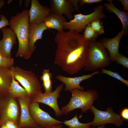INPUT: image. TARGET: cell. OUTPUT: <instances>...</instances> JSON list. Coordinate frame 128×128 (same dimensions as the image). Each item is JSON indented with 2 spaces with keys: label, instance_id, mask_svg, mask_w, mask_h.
Listing matches in <instances>:
<instances>
[{
  "label": "cell",
  "instance_id": "cell-1",
  "mask_svg": "<svg viewBox=\"0 0 128 128\" xmlns=\"http://www.w3.org/2000/svg\"><path fill=\"white\" fill-rule=\"evenodd\" d=\"M55 41L56 44L55 64L71 75L85 68L89 50V41L85 39L83 34L70 30L58 31Z\"/></svg>",
  "mask_w": 128,
  "mask_h": 128
},
{
  "label": "cell",
  "instance_id": "cell-2",
  "mask_svg": "<svg viewBox=\"0 0 128 128\" xmlns=\"http://www.w3.org/2000/svg\"><path fill=\"white\" fill-rule=\"evenodd\" d=\"M29 12L28 10L26 9L17 13L10 18L9 26L16 34L18 41L16 56L27 60L31 58L32 54L28 46Z\"/></svg>",
  "mask_w": 128,
  "mask_h": 128
},
{
  "label": "cell",
  "instance_id": "cell-3",
  "mask_svg": "<svg viewBox=\"0 0 128 128\" xmlns=\"http://www.w3.org/2000/svg\"><path fill=\"white\" fill-rule=\"evenodd\" d=\"M70 91L72 96L69 102L61 110L62 114H68L71 111L78 108L81 109L82 113H87L98 97L97 91L95 89L84 91L74 89Z\"/></svg>",
  "mask_w": 128,
  "mask_h": 128
},
{
  "label": "cell",
  "instance_id": "cell-4",
  "mask_svg": "<svg viewBox=\"0 0 128 128\" xmlns=\"http://www.w3.org/2000/svg\"><path fill=\"white\" fill-rule=\"evenodd\" d=\"M89 54L86 71H96L109 66L110 59L106 49L100 42L89 41Z\"/></svg>",
  "mask_w": 128,
  "mask_h": 128
},
{
  "label": "cell",
  "instance_id": "cell-5",
  "mask_svg": "<svg viewBox=\"0 0 128 128\" xmlns=\"http://www.w3.org/2000/svg\"><path fill=\"white\" fill-rule=\"evenodd\" d=\"M10 69L14 79L26 89L30 99L42 93L40 82L37 77L32 71L25 70L13 66Z\"/></svg>",
  "mask_w": 128,
  "mask_h": 128
},
{
  "label": "cell",
  "instance_id": "cell-6",
  "mask_svg": "<svg viewBox=\"0 0 128 128\" xmlns=\"http://www.w3.org/2000/svg\"><path fill=\"white\" fill-rule=\"evenodd\" d=\"M104 7L100 5L94 9L91 13L84 15L82 14L73 15L74 18L69 22H65L64 29L79 33L82 32L86 26L91 21L101 19L105 16L103 13Z\"/></svg>",
  "mask_w": 128,
  "mask_h": 128
},
{
  "label": "cell",
  "instance_id": "cell-7",
  "mask_svg": "<svg viewBox=\"0 0 128 128\" xmlns=\"http://www.w3.org/2000/svg\"><path fill=\"white\" fill-rule=\"evenodd\" d=\"M17 100L8 94L0 96V126L8 120L18 125L20 115Z\"/></svg>",
  "mask_w": 128,
  "mask_h": 128
},
{
  "label": "cell",
  "instance_id": "cell-8",
  "mask_svg": "<svg viewBox=\"0 0 128 128\" xmlns=\"http://www.w3.org/2000/svg\"><path fill=\"white\" fill-rule=\"evenodd\" d=\"M90 110L93 114L94 118L90 123L91 125L94 127H98L109 123L113 124L119 127L124 123V120L114 112L112 107L108 108L106 111H103L98 109L93 105Z\"/></svg>",
  "mask_w": 128,
  "mask_h": 128
},
{
  "label": "cell",
  "instance_id": "cell-9",
  "mask_svg": "<svg viewBox=\"0 0 128 128\" xmlns=\"http://www.w3.org/2000/svg\"><path fill=\"white\" fill-rule=\"evenodd\" d=\"M29 110L34 121L38 126L41 128H48L51 126L63 123V122L54 119L48 113L41 109L39 103H31L29 106Z\"/></svg>",
  "mask_w": 128,
  "mask_h": 128
},
{
  "label": "cell",
  "instance_id": "cell-10",
  "mask_svg": "<svg viewBox=\"0 0 128 128\" xmlns=\"http://www.w3.org/2000/svg\"><path fill=\"white\" fill-rule=\"evenodd\" d=\"M64 84L58 86L53 91L48 93H39L31 98V103L37 102L46 105L54 110L56 116L59 117L62 114L59 106L57 99L60 97V92L62 91Z\"/></svg>",
  "mask_w": 128,
  "mask_h": 128
},
{
  "label": "cell",
  "instance_id": "cell-11",
  "mask_svg": "<svg viewBox=\"0 0 128 128\" xmlns=\"http://www.w3.org/2000/svg\"><path fill=\"white\" fill-rule=\"evenodd\" d=\"M29 12V23L39 24L45 20L52 12L50 8L41 5L38 0H31Z\"/></svg>",
  "mask_w": 128,
  "mask_h": 128
},
{
  "label": "cell",
  "instance_id": "cell-12",
  "mask_svg": "<svg viewBox=\"0 0 128 128\" xmlns=\"http://www.w3.org/2000/svg\"><path fill=\"white\" fill-rule=\"evenodd\" d=\"M20 109L21 113L18 126L19 128L39 127L31 115L29 106L30 98L28 96L17 98Z\"/></svg>",
  "mask_w": 128,
  "mask_h": 128
},
{
  "label": "cell",
  "instance_id": "cell-13",
  "mask_svg": "<svg viewBox=\"0 0 128 128\" xmlns=\"http://www.w3.org/2000/svg\"><path fill=\"white\" fill-rule=\"evenodd\" d=\"M1 29L3 37L0 40V51L5 56L12 58L11 50L17 43L16 35L10 28L4 27Z\"/></svg>",
  "mask_w": 128,
  "mask_h": 128
},
{
  "label": "cell",
  "instance_id": "cell-14",
  "mask_svg": "<svg viewBox=\"0 0 128 128\" xmlns=\"http://www.w3.org/2000/svg\"><path fill=\"white\" fill-rule=\"evenodd\" d=\"M100 73V71H96L92 73L74 77H65L61 75H57L55 78L65 85V90L70 91L74 89L84 90V88L80 85V83L82 81L92 77L94 75Z\"/></svg>",
  "mask_w": 128,
  "mask_h": 128
},
{
  "label": "cell",
  "instance_id": "cell-15",
  "mask_svg": "<svg viewBox=\"0 0 128 128\" xmlns=\"http://www.w3.org/2000/svg\"><path fill=\"white\" fill-rule=\"evenodd\" d=\"M50 3L52 12L61 16L64 14L70 20L73 19L74 9L69 0H50Z\"/></svg>",
  "mask_w": 128,
  "mask_h": 128
},
{
  "label": "cell",
  "instance_id": "cell-16",
  "mask_svg": "<svg viewBox=\"0 0 128 128\" xmlns=\"http://www.w3.org/2000/svg\"><path fill=\"white\" fill-rule=\"evenodd\" d=\"M47 29L44 22L39 24L29 23L28 46L29 51L32 54L36 48L35 43L37 40L42 39L44 31Z\"/></svg>",
  "mask_w": 128,
  "mask_h": 128
},
{
  "label": "cell",
  "instance_id": "cell-17",
  "mask_svg": "<svg viewBox=\"0 0 128 128\" xmlns=\"http://www.w3.org/2000/svg\"><path fill=\"white\" fill-rule=\"evenodd\" d=\"M124 35V33L121 30L114 37L112 38H104L100 41L108 51L110 60L113 62L115 61L116 57L119 53L120 42L122 37Z\"/></svg>",
  "mask_w": 128,
  "mask_h": 128
},
{
  "label": "cell",
  "instance_id": "cell-18",
  "mask_svg": "<svg viewBox=\"0 0 128 128\" xmlns=\"http://www.w3.org/2000/svg\"><path fill=\"white\" fill-rule=\"evenodd\" d=\"M12 79L9 68L0 67V96L8 94Z\"/></svg>",
  "mask_w": 128,
  "mask_h": 128
},
{
  "label": "cell",
  "instance_id": "cell-19",
  "mask_svg": "<svg viewBox=\"0 0 128 128\" xmlns=\"http://www.w3.org/2000/svg\"><path fill=\"white\" fill-rule=\"evenodd\" d=\"M109 3H105L104 6L109 12L115 14L120 19L122 24V30L124 35L127 33L128 28V13L124 11L120 10L117 8L112 3V0H108Z\"/></svg>",
  "mask_w": 128,
  "mask_h": 128
},
{
  "label": "cell",
  "instance_id": "cell-20",
  "mask_svg": "<svg viewBox=\"0 0 128 128\" xmlns=\"http://www.w3.org/2000/svg\"><path fill=\"white\" fill-rule=\"evenodd\" d=\"M66 19L51 12L45 20L44 22L47 28L56 29L58 31H64V24Z\"/></svg>",
  "mask_w": 128,
  "mask_h": 128
},
{
  "label": "cell",
  "instance_id": "cell-21",
  "mask_svg": "<svg viewBox=\"0 0 128 128\" xmlns=\"http://www.w3.org/2000/svg\"><path fill=\"white\" fill-rule=\"evenodd\" d=\"M8 94L12 97L16 99L29 97L26 90L19 85L13 75L12 82L9 89Z\"/></svg>",
  "mask_w": 128,
  "mask_h": 128
},
{
  "label": "cell",
  "instance_id": "cell-22",
  "mask_svg": "<svg viewBox=\"0 0 128 128\" xmlns=\"http://www.w3.org/2000/svg\"><path fill=\"white\" fill-rule=\"evenodd\" d=\"M78 118L76 115L72 119L68 120H65L63 123L68 127V128H90V122L82 123L78 120Z\"/></svg>",
  "mask_w": 128,
  "mask_h": 128
},
{
  "label": "cell",
  "instance_id": "cell-23",
  "mask_svg": "<svg viewBox=\"0 0 128 128\" xmlns=\"http://www.w3.org/2000/svg\"><path fill=\"white\" fill-rule=\"evenodd\" d=\"M90 23L85 27L83 35L84 39L88 41H96V39L99 35L91 27Z\"/></svg>",
  "mask_w": 128,
  "mask_h": 128
},
{
  "label": "cell",
  "instance_id": "cell-24",
  "mask_svg": "<svg viewBox=\"0 0 128 128\" xmlns=\"http://www.w3.org/2000/svg\"><path fill=\"white\" fill-rule=\"evenodd\" d=\"M14 59L4 55L0 51V67L10 68L13 66Z\"/></svg>",
  "mask_w": 128,
  "mask_h": 128
},
{
  "label": "cell",
  "instance_id": "cell-25",
  "mask_svg": "<svg viewBox=\"0 0 128 128\" xmlns=\"http://www.w3.org/2000/svg\"><path fill=\"white\" fill-rule=\"evenodd\" d=\"M90 25L92 28L99 35L105 33L103 22L101 19H97L91 21Z\"/></svg>",
  "mask_w": 128,
  "mask_h": 128
},
{
  "label": "cell",
  "instance_id": "cell-26",
  "mask_svg": "<svg viewBox=\"0 0 128 128\" xmlns=\"http://www.w3.org/2000/svg\"><path fill=\"white\" fill-rule=\"evenodd\" d=\"M102 70V73L107 74L112 77L115 78L128 86V80L123 78L118 73L113 72L110 70H107L103 68H101Z\"/></svg>",
  "mask_w": 128,
  "mask_h": 128
},
{
  "label": "cell",
  "instance_id": "cell-27",
  "mask_svg": "<svg viewBox=\"0 0 128 128\" xmlns=\"http://www.w3.org/2000/svg\"><path fill=\"white\" fill-rule=\"evenodd\" d=\"M115 61L117 64L121 65L127 68H128V58L122 54L119 53L116 57Z\"/></svg>",
  "mask_w": 128,
  "mask_h": 128
},
{
  "label": "cell",
  "instance_id": "cell-28",
  "mask_svg": "<svg viewBox=\"0 0 128 128\" xmlns=\"http://www.w3.org/2000/svg\"><path fill=\"white\" fill-rule=\"evenodd\" d=\"M52 77V74L49 69H44L40 79L42 81V83H44L51 80Z\"/></svg>",
  "mask_w": 128,
  "mask_h": 128
},
{
  "label": "cell",
  "instance_id": "cell-29",
  "mask_svg": "<svg viewBox=\"0 0 128 128\" xmlns=\"http://www.w3.org/2000/svg\"><path fill=\"white\" fill-rule=\"evenodd\" d=\"M0 17V30L6 26H9V21L7 19L5 16L1 14Z\"/></svg>",
  "mask_w": 128,
  "mask_h": 128
},
{
  "label": "cell",
  "instance_id": "cell-30",
  "mask_svg": "<svg viewBox=\"0 0 128 128\" xmlns=\"http://www.w3.org/2000/svg\"><path fill=\"white\" fill-rule=\"evenodd\" d=\"M102 0H80L79 3L82 7L85 4H91L96 3H101L102 1Z\"/></svg>",
  "mask_w": 128,
  "mask_h": 128
},
{
  "label": "cell",
  "instance_id": "cell-31",
  "mask_svg": "<svg viewBox=\"0 0 128 128\" xmlns=\"http://www.w3.org/2000/svg\"><path fill=\"white\" fill-rule=\"evenodd\" d=\"M120 116L123 120L128 121V108H125L121 110Z\"/></svg>",
  "mask_w": 128,
  "mask_h": 128
},
{
  "label": "cell",
  "instance_id": "cell-32",
  "mask_svg": "<svg viewBox=\"0 0 128 128\" xmlns=\"http://www.w3.org/2000/svg\"><path fill=\"white\" fill-rule=\"evenodd\" d=\"M4 123L8 128H19L17 124L10 120L7 121Z\"/></svg>",
  "mask_w": 128,
  "mask_h": 128
},
{
  "label": "cell",
  "instance_id": "cell-33",
  "mask_svg": "<svg viewBox=\"0 0 128 128\" xmlns=\"http://www.w3.org/2000/svg\"><path fill=\"white\" fill-rule=\"evenodd\" d=\"M69 1L74 9L77 11H78L79 9V6L78 5L79 0H69Z\"/></svg>",
  "mask_w": 128,
  "mask_h": 128
},
{
  "label": "cell",
  "instance_id": "cell-34",
  "mask_svg": "<svg viewBox=\"0 0 128 128\" xmlns=\"http://www.w3.org/2000/svg\"><path fill=\"white\" fill-rule=\"evenodd\" d=\"M124 7L123 11H128V0H119Z\"/></svg>",
  "mask_w": 128,
  "mask_h": 128
},
{
  "label": "cell",
  "instance_id": "cell-35",
  "mask_svg": "<svg viewBox=\"0 0 128 128\" xmlns=\"http://www.w3.org/2000/svg\"><path fill=\"white\" fill-rule=\"evenodd\" d=\"M63 127V125L61 124H60L58 125L51 126L48 128H62Z\"/></svg>",
  "mask_w": 128,
  "mask_h": 128
},
{
  "label": "cell",
  "instance_id": "cell-36",
  "mask_svg": "<svg viewBox=\"0 0 128 128\" xmlns=\"http://www.w3.org/2000/svg\"><path fill=\"white\" fill-rule=\"evenodd\" d=\"M5 3V1L4 0H0V9L3 6Z\"/></svg>",
  "mask_w": 128,
  "mask_h": 128
},
{
  "label": "cell",
  "instance_id": "cell-37",
  "mask_svg": "<svg viewBox=\"0 0 128 128\" xmlns=\"http://www.w3.org/2000/svg\"><path fill=\"white\" fill-rule=\"evenodd\" d=\"M30 0H26L25 1V7H27L30 3Z\"/></svg>",
  "mask_w": 128,
  "mask_h": 128
},
{
  "label": "cell",
  "instance_id": "cell-38",
  "mask_svg": "<svg viewBox=\"0 0 128 128\" xmlns=\"http://www.w3.org/2000/svg\"><path fill=\"white\" fill-rule=\"evenodd\" d=\"M0 128H8L5 123L3 124L0 126Z\"/></svg>",
  "mask_w": 128,
  "mask_h": 128
},
{
  "label": "cell",
  "instance_id": "cell-39",
  "mask_svg": "<svg viewBox=\"0 0 128 128\" xmlns=\"http://www.w3.org/2000/svg\"><path fill=\"white\" fill-rule=\"evenodd\" d=\"M105 128V125H103L100 126L97 128Z\"/></svg>",
  "mask_w": 128,
  "mask_h": 128
},
{
  "label": "cell",
  "instance_id": "cell-40",
  "mask_svg": "<svg viewBox=\"0 0 128 128\" xmlns=\"http://www.w3.org/2000/svg\"><path fill=\"white\" fill-rule=\"evenodd\" d=\"M23 128H41V127H26Z\"/></svg>",
  "mask_w": 128,
  "mask_h": 128
},
{
  "label": "cell",
  "instance_id": "cell-41",
  "mask_svg": "<svg viewBox=\"0 0 128 128\" xmlns=\"http://www.w3.org/2000/svg\"><path fill=\"white\" fill-rule=\"evenodd\" d=\"M12 0H9L8 1V4H9V3H10L11 2H12Z\"/></svg>",
  "mask_w": 128,
  "mask_h": 128
}]
</instances>
